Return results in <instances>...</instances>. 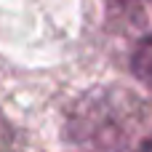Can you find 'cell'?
Wrapping results in <instances>:
<instances>
[{"label": "cell", "mask_w": 152, "mask_h": 152, "mask_svg": "<svg viewBox=\"0 0 152 152\" xmlns=\"http://www.w3.org/2000/svg\"><path fill=\"white\" fill-rule=\"evenodd\" d=\"M136 152H152V136H150V139H147V142H144V144H142Z\"/></svg>", "instance_id": "6da1fadb"}]
</instances>
